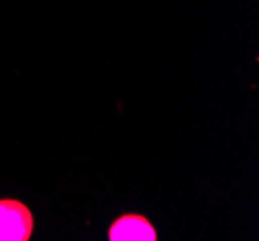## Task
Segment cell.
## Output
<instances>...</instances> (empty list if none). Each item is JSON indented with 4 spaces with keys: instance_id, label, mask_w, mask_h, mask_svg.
Returning <instances> with one entry per match:
<instances>
[{
    "instance_id": "1",
    "label": "cell",
    "mask_w": 259,
    "mask_h": 241,
    "mask_svg": "<svg viewBox=\"0 0 259 241\" xmlns=\"http://www.w3.org/2000/svg\"><path fill=\"white\" fill-rule=\"evenodd\" d=\"M33 230L31 208L16 199H0V241H29Z\"/></svg>"
},
{
    "instance_id": "2",
    "label": "cell",
    "mask_w": 259,
    "mask_h": 241,
    "mask_svg": "<svg viewBox=\"0 0 259 241\" xmlns=\"http://www.w3.org/2000/svg\"><path fill=\"white\" fill-rule=\"evenodd\" d=\"M157 230L143 214H122L108 228V241H157Z\"/></svg>"
}]
</instances>
